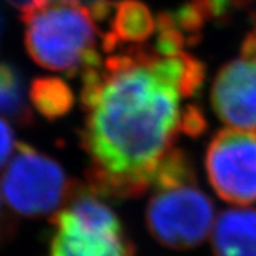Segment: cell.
<instances>
[{"label": "cell", "mask_w": 256, "mask_h": 256, "mask_svg": "<svg viewBox=\"0 0 256 256\" xmlns=\"http://www.w3.org/2000/svg\"><path fill=\"white\" fill-rule=\"evenodd\" d=\"M204 78V64L185 52L162 56L138 46L82 70L80 138L94 191L130 200L151 190L180 134L196 137L206 127L196 107L182 108Z\"/></svg>", "instance_id": "cell-1"}, {"label": "cell", "mask_w": 256, "mask_h": 256, "mask_svg": "<svg viewBox=\"0 0 256 256\" xmlns=\"http://www.w3.org/2000/svg\"><path fill=\"white\" fill-rule=\"evenodd\" d=\"M146 205V228L175 250L200 246L214 226V204L202 191L190 156L175 148L156 174Z\"/></svg>", "instance_id": "cell-2"}, {"label": "cell", "mask_w": 256, "mask_h": 256, "mask_svg": "<svg viewBox=\"0 0 256 256\" xmlns=\"http://www.w3.org/2000/svg\"><path fill=\"white\" fill-rule=\"evenodd\" d=\"M20 16L24 46L38 66L74 76L102 62L96 50V20L80 0H48Z\"/></svg>", "instance_id": "cell-3"}, {"label": "cell", "mask_w": 256, "mask_h": 256, "mask_svg": "<svg viewBox=\"0 0 256 256\" xmlns=\"http://www.w3.org/2000/svg\"><path fill=\"white\" fill-rule=\"evenodd\" d=\"M92 186L73 185L52 216L56 226L48 256H134L121 222Z\"/></svg>", "instance_id": "cell-4"}, {"label": "cell", "mask_w": 256, "mask_h": 256, "mask_svg": "<svg viewBox=\"0 0 256 256\" xmlns=\"http://www.w3.org/2000/svg\"><path fill=\"white\" fill-rule=\"evenodd\" d=\"M2 190L12 210L24 216H42L54 215L63 206L73 184L57 161L18 142L2 176Z\"/></svg>", "instance_id": "cell-5"}, {"label": "cell", "mask_w": 256, "mask_h": 256, "mask_svg": "<svg viewBox=\"0 0 256 256\" xmlns=\"http://www.w3.org/2000/svg\"><path fill=\"white\" fill-rule=\"evenodd\" d=\"M210 186L225 202L246 206L256 202V132L225 128L206 148Z\"/></svg>", "instance_id": "cell-6"}, {"label": "cell", "mask_w": 256, "mask_h": 256, "mask_svg": "<svg viewBox=\"0 0 256 256\" xmlns=\"http://www.w3.org/2000/svg\"><path fill=\"white\" fill-rule=\"evenodd\" d=\"M215 114L230 128L256 132V54L242 48V57L220 70L212 87Z\"/></svg>", "instance_id": "cell-7"}, {"label": "cell", "mask_w": 256, "mask_h": 256, "mask_svg": "<svg viewBox=\"0 0 256 256\" xmlns=\"http://www.w3.org/2000/svg\"><path fill=\"white\" fill-rule=\"evenodd\" d=\"M210 235L214 256H256V210L220 212Z\"/></svg>", "instance_id": "cell-8"}, {"label": "cell", "mask_w": 256, "mask_h": 256, "mask_svg": "<svg viewBox=\"0 0 256 256\" xmlns=\"http://www.w3.org/2000/svg\"><path fill=\"white\" fill-rule=\"evenodd\" d=\"M156 32L150 9L138 0H121L111 13V28L102 36V50L117 52L121 43H142Z\"/></svg>", "instance_id": "cell-9"}, {"label": "cell", "mask_w": 256, "mask_h": 256, "mask_svg": "<svg viewBox=\"0 0 256 256\" xmlns=\"http://www.w3.org/2000/svg\"><path fill=\"white\" fill-rule=\"evenodd\" d=\"M28 97L37 112L52 121L66 116L74 106L72 88L58 77H38L33 80Z\"/></svg>", "instance_id": "cell-10"}, {"label": "cell", "mask_w": 256, "mask_h": 256, "mask_svg": "<svg viewBox=\"0 0 256 256\" xmlns=\"http://www.w3.org/2000/svg\"><path fill=\"white\" fill-rule=\"evenodd\" d=\"M0 114L20 124H28L33 118L26 100L23 74L6 62H0Z\"/></svg>", "instance_id": "cell-11"}, {"label": "cell", "mask_w": 256, "mask_h": 256, "mask_svg": "<svg viewBox=\"0 0 256 256\" xmlns=\"http://www.w3.org/2000/svg\"><path fill=\"white\" fill-rule=\"evenodd\" d=\"M18 144H14V134L10 126L0 117V166L13 156V150Z\"/></svg>", "instance_id": "cell-12"}, {"label": "cell", "mask_w": 256, "mask_h": 256, "mask_svg": "<svg viewBox=\"0 0 256 256\" xmlns=\"http://www.w3.org/2000/svg\"><path fill=\"white\" fill-rule=\"evenodd\" d=\"M6 2L12 4L13 8H16L20 12V14H24L30 10L43 6L48 0H6Z\"/></svg>", "instance_id": "cell-13"}, {"label": "cell", "mask_w": 256, "mask_h": 256, "mask_svg": "<svg viewBox=\"0 0 256 256\" xmlns=\"http://www.w3.org/2000/svg\"><path fill=\"white\" fill-rule=\"evenodd\" d=\"M244 47H246V48H249V50H252V52L256 54V32H255V34H250V37H249L246 42H245Z\"/></svg>", "instance_id": "cell-14"}, {"label": "cell", "mask_w": 256, "mask_h": 256, "mask_svg": "<svg viewBox=\"0 0 256 256\" xmlns=\"http://www.w3.org/2000/svg\"><path fill=\"white\" fill-rule=\"evenodd\" d=\"M80 2H87V3L90 4V3H92V2H96V0H80Z\"/></svg>", "instance_id": "cell-15"}, {"label": "cell", "mask_w": 256, "mask_h": 256, "mask_svg": "<svg viewBox=\"0 0 256 256\" xmlns=\"http://www.w3.org/2000/svg\"><path fill=\"white\" fill-rule=\"evenodd\" d=\"M0 214H2V195H0Z\"/></svg>", "instance_id": "cell-16"}, {"label": "cell", "mask_w": 256, "mask_h": 256, "mask_svg": "<svg viewBox=\"0 0 256 256\" xmlns=\"http://www.w3.org/2000/svg\"><path fill=\"white\" fill-rule=\"evenodd\" d=\"M0 32H2V20H0Z\"/></svg>", "instance_id": "cell-17"}]
</instances>
